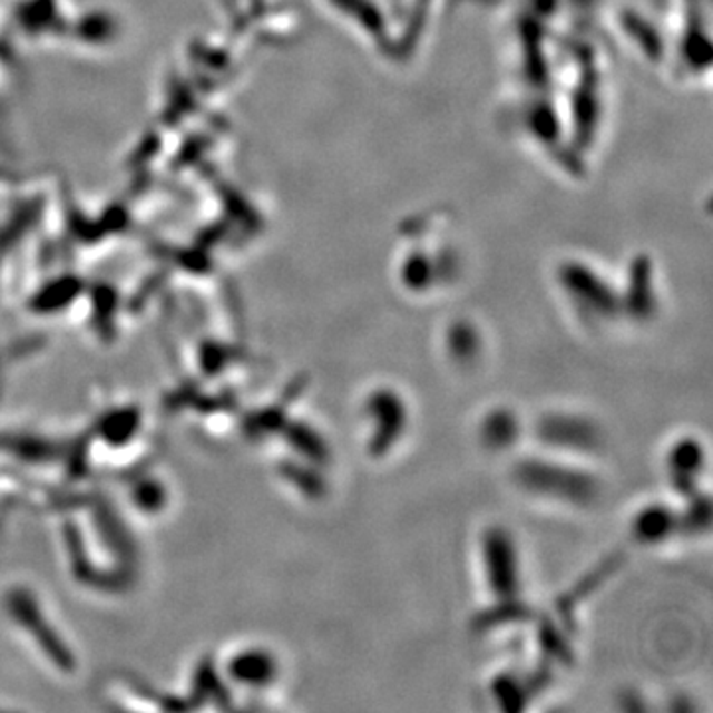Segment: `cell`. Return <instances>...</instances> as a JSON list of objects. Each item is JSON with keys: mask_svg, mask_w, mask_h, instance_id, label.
<instances>
[{"mask_svg": "<svg viewBox=\"0 0 713 713\" xmlns=\"http://www.w3.org/2000/svg\"><path fill=\"white\" fill-rule=\"evenodd\" d=\"M537 437L561 452L588 455L603 445V432L593 420L579 414H549L537 424Z\"/></svg>", "mask_w": 713, "mask_h": 713, "instance_id": "277c9868", "label": "cell"}, {"mask_svg": "<svg viewBox=\"0 0 713 713\" xmlns=\"http://www.w3.org/2000/svg\"><path fill=\"white\" fill-rule=\"evenodd\" d=\"M541 644H544L545 654H549L555 660H569V651H565L559 634L553 633V628H544L541 633Z\"/></svg>", "mask_w": 713, "mask_h": 713, "instance_id": "7c38bea8", "label": "cell"}, {"mask_svg": "<svg viewBox=\"0 0 713 713\" xmlns=\"http://www.w3.org/2000/svg\"><path fill=\"white\" fill-rule=\"evenodd\" d=\"M705 468L704 446L695 438H680L670 448L668 473L672 486L680 496H690L697 488L700 476Z\"/></svg>", "mask_w": 713, "mask_h": 713, "instance_id": "5b68a950", "label": "cell"}, {"mask_svg": "<svg viewBox=\"0 0 713 713\" xmlns=\"http://www.w3.org/2000/svg\"><path fill=\"white\" fill-rule=\"evenodd\" d=\"M527 687H529V682H521V677L514 676V674H504L496 680L494 694L504 710H511V700H516L514 704H516V710H519L526 705Z\"/></svg>", "mask_w": 713, "mask_h": 713, "instance_id": "30bf717a", "label": "cell"}, {"mask_svg": "<svg viewBox=\"0 0 713 713\" xmlns=\"http://www.w3.org/2000/svg\"><path fill=\"white\" fill-rule=\"evenodd\" d=\"M687 498H690V504L684 509V514H677L680 516V527H687L692 531H704L710 527V519H712L710 499L702 496L700 491L690 494Z\"/></svg>", "mask_w": 713, "mask_h": 713, "instance_id": "8fae6325", "label": "cell"}, {"mask_svg": "<svg viewBox=\"0 0 713 713\" xmlns=\"http://www.w3.org/2000/svg\"><path fill=\"white\" fill-rule=\"evenodd\" d=\"M527 616H529V608L524 603H519L517 597L498 598V606L484 611L478 618V624L481 628H496V626L527 621Z\"/></svg>", "mask_w": 713, "mask_h": 713, "instance_id": "ba28073f", "label": "cell"}, {"mask_svg": "<svg viewBox=\"0 0 713 713\" xmlns=\"http://www.w3.org/2000/svg\"><path fill=\"white\" fill-rule=\"evenodd\" d=\"M480 437L481 442L491 450L511 448L519 437V420L511 410H491L488 417L481 420Z\"/></svg>", "mask_w": 713, "mask_h": 713, "instance_id": "52a82bcc", "label": "cell"}, {"mask_svg": "<svg viewBox=\"0 0 713 713\" xmlns=\"http://www.w3.org/2000/svg\"><path fill=\"white\" fill-rule=\"evenodd\" d=\"M448 353L458 363H472L481 353L478 333L466 325H456L448 335Z\"/></svg>", "mask_w": 713, "mask_h": 713, "instance_id": "9c48e42d", "label": "cell"}, {"mask_svg": "<svg viewBox=\"0 0 713 713\" xmlns=\"http://www.w3.org/2000/svg\"><path fill=\"white\" fill-rule=\"evenodd\" d=\"M680 529V516L664 504H652L641 509L633 519V535L644 545L668 541Z\"/></svg>", "mask_w": 713, "mask_h": 713, "instance_id": "8992f818", "label": "cell"}, {"mask_svg": "<svg viewBox=\"0 0 713 713\" xmlns=\"http://www.w3.org/2000/svg\"><path fill=\"white\" fill-rule=\"evenodd\" d=\"M516 480L524 490L531 491L535 496L575 506H587L600 494V484L595 473L545 458H527L517 463Z\"/></svg>", "mask_w": 713, "mask_h": 713, "instance_id": "6da1fadb", "label": "cell"}, {"mask_svg": "<svg viewBox=\"0 0 713 713\" xmlns=\"http://www.w3.org/2000/svg\"><path fill=\"white\" fill-rule=\"evenodd\" d=\"M481 567L494 597L514 598L519 595V557L516 541L506 529L490 527L481 537Z\"/></svg>", "mask_w": 713, "mask_h": 713, "instance_id": "3957f363", "label": "cell"}, {"mask_svg": "<svg viewBox=\"0 0 713 713\" xmlns=\"http://www.w3.org/2000/svg\"><path fill=\"white\" fill-rule=\"evenodd\" d=\"M365 414L371 424L369 452L384 456L401 442L409 428V409L401 394L389 387H379L369 392L365 401Z\"/></svg>", "mask_w": 713, "mask_h": 713, "instance_id": "7a4b0ae2", "label": "cell"}]
</instances>
